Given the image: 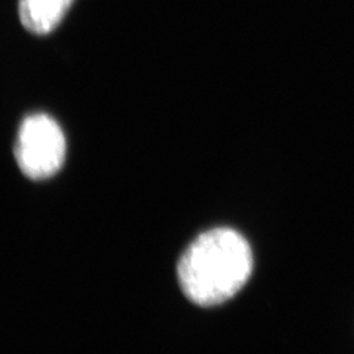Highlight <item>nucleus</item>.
<instances>
[{
	"instance_id": "nucleus-1",
	"label": "nucleus",
	"mask_w": 354,
	"mask_h": 354,
	"mask_svg": "<svg viewBox=\"0 0 354 354\" xmlns=\"http://www.w3.org/2000/svg\"><path fill=\"white\" fill-rule=\"evenodd\" d=\"M252 250L238 231L227 227L201 234L183 253L177 277L185 297L210 307L232 298L251 277Z\"/></svg>"
},
{
	"instance_id": "nucleus-3",
	"label": "nucleus",
	"mask_w": 354,
	"mask_h": 354,
	"mask_svg": "<svg viewBox=\"0 0 354 354\" xmlns=\"http://www.w3.org/2000/svg\"><path fill=\"white\" fill-rule=\"evenodd\" d=\"M74 0H20L23 26L35 35H48L62 21Z\"/></svg>"
},
{
	"instance_id": "nucleus-2",
	"label": "nucleus",
	"mask_w": 354,
	"mask_h": 354,
	"mask_svg": "<svg viewBox=\"0 0 354 354\" xmlns=\"http://www.w3.org/2000/svg\"><path fill=\"white\" fill-rule=\"evenodd\" d=\"M15 158L23 174L32 180L54 176L66 158V138L58 122L48 114L26 117L17 133Z\"/></svg>"
}]
</instances>
